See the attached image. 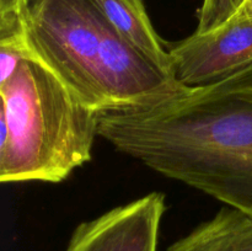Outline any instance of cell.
Segmentation results:
<instances>
[{
  "mask_svg": "<svg viewBox=\"0 0 252 251\" xmlns=\"http://www.w3.org/2000/svg\"><path fill=\"white\" fill-rule=\"evenodd\" d=\"M98 135L149 169L252 217V65L100 112Z\"/></svg>",
  "mask_w": 252,
  "mask_h": 251,
  "instance_id": "1",
  "label": "cell"
},
{
  "mask_svg": "<svg viewBox=\"0 0 252 251\" xmlns=\"http://www.w3.org/2000/svg\"><path fill=\"white\" fill-rule=\"evenodd\" d=\"M0 181L58 184L91 159L100 112L31 54L0 85Z\"/></svg>",
  "mask_w": 252,
  "mask_h": 251,
  "instance_id": "2",
  "label": "cell"
},
{
  "mask_svg": "<svg viewBox=\"0 0 252 251\" xmlns=\"http://www.w3.org/2000/svg\"><path fill=\"white\" fill-rule=\"evenodd\" d=\"M112 30L93 0H29L32 54L98 111L106 110L101 59Z\"/></svg>",
  "mask_w": 252,
  "mask_h": 251,
  "instance_id": "3",
  "label": "cell"
},
{
  "mask_svg": "<svg viewBox=\"0 0 252 251\" xmlns=\"http://www.w3.org/2000/svg\"><path fill=\"white\" fill-rule=\"evenodd\" d=\"M169 48L172 74L180 85L219 83L252 65V20L234 15L221 26L194 32Z\"/></svg>",
  "mask_w": 252,
  "mask_h": 251,
  "instance_id": "4",
  "label": "cell"
},
{
  "mask_svg": "<svg viewBox=\"0 0 252 251\" xmlns=\"http://www.w3.org/2000/svg\"><path fill=\"white\" fill-rule=\"evenodd\" d=\"M165 196L152 192L76 226L65 251H158Z\"/></svg>",
  "mask_w": 252,
  "mask_h": 251,
  "instance_id": "5",
  "label": "cell"
},
{
  "mask_svg": "<svg viewBox=\"0 0 252 251\" xmlns=\"http://www.w3.org/2000/svg\"><path fill=\"white\" fill-rule=\"evenodd\" d=\"M112 29L142 53L171 70L170 48L160 38L143 0H93Z\"/></svg>",
  "mask_w": 252,
  "mask_h": 251,
  "instance_id": "6",
  "label": "cell"
},
{
  "mask_svg": "<svg viewBox=\"0 0 252 251\" xmlns=\"http://www.w3.org/2000/svg\"><path fill=\"white\" fill-rule=\"evenodd\" d=\"M166 251H252V217L224 207Z\"/></svg>",
  "mask_w": 252,
  "mask_h": 251,
  "instance_id": "7",
  "label": "cell"
},
{
  "mask_svg": "<svg viewBox=\"0 0 252 251\" xmlns=\"http://www.w3.org/2000/svg\"><path fill=\"white\" fill-rule=\"evenodd\" d=\"M244 0H203L196 33H206L225 24L238 12Z\"/></svg>",
  "mask_w": 252,
  "mask_h": 251,
  "instance_id": "8",
  "label": "cell"
},
{
  "mask_svg": "<svg viewBox=\"0 0 252 251\" xmlns=\"http://www.w3.org/2000/svg\"><path fill=\"white\" fill-rule=\"evenodd\" d=\"M29 0H0V30L25 29Z\"/></svg>",
  "mask_w": 252,
  "mask_h": 251,
  "instance_id": "9",
  "label": "cell"
},
{
  "mask_svg": "<svg viewBox=\"0 0 252 251\" xmlns=\"http://www.w3.org/2000/svg\"><path fill=\"white\" fill-rule=\"evenodd\" d=\"M235 15L239 17H243V19L252 20V0H244Z\"/></svg>",
  "mask_w": 252,
  "mask_h": 251,
  "instance_id": "10",
  "label": "cell"
}]
</instances>
